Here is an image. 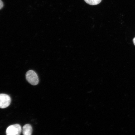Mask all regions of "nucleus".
I'll use <instances>...</instances> for the list:
<instances>
[{
	"label": "nucleus",
	"mask_w": 135,
	"mask_h": 135,
	"mask_svg": "<svg viewBox=\"0 0 135 135\" xmlns=\"http://www.w3.org/2000/svg\"><path fill=\"white\" fill-rule=\"evenodd\" d=\"M32 128L30 124H25L23 127L22 129L23 135H32Z\"/></svg>",
	"instance_id": "obj_4"
},
{
	"label": "nucleus",
	"mask_w": 135,
	"mask_h": 135,
	"mask_svg": "<svg viewBox=\"0 0 135 135\" xmlns=\"http://www.w3.org/2000/svg\"><path fill=\"white\" fill-rule=\"evenodd\" d=\"M22 132V128L19 124H16L8 126L6 129V135H20Z\"/></svg>",
	"instance_id": "obj_2"
},
{
	"label": "nucleus",
	"mask_w": 135,
	"mask_h": 135,
	"mask_svg": "<svg viewBox=\"0 0 135 135\" xmlns=\"http://www.w3.org/2000/svg\"><path fill=\"white\" fill-rule=\"evenodd\" d=\"M4 6V4L1 0H0V10L2 9Z\"/></svg>",
	"instance_id": "obj_6"
},
{
	"label": "nucleus",
	"mask_w": 135,
	"mask_h": 135,
	"mask_svg": "<svg viewBox=\"0 0 135 135\" xmlns=\"http://www.w3.org/2000/svg\"><path fill=\"white\" fill-rule=\"evenodd\" d=\"M133 43H134V44L135 45V37L134 39H133Z\"/></svg>",
	"instance_id": "obj_7"
},
{
	"label": "nucleus",
	"mask_w": 135,
	"mask_h": 135,
	"mask_svg": "<svg viewBox=\"0 0 135 135\" xmlns=\"http://www.w3.org/2000/svg\"><path fill=\"white\" fill-rule=\"evenodd\" d=\"M11 99L9 95L4 94H0V108H7L11 104Z\"/></svg>",
	"instance_id": "obj_3"
},
{
	"label": "nucleus",
	"mask_w": 135,
	"mask_h": 135,
	"mask_svg": "<svg viewBox=\"0 0 135 135\" xmlns=\"http://www.w3.org/2000/svg\"><path fill=\"white\" fill-rule=\"evenodd\" d=\"M84 1L89 4L94 6L100 3L102 0H84Z\"/></svg>",
	"instance_id": "obj_5"
},
{
	"label": "nucleus",
	"mask_w": 135,
	"mask_h": 135,
	"mask_svg": "<svg viewBox=\"0 0 135 135\" xmlns=\"http://www.w3.org/2000/svg\"><path fill=\"white\" fill-rule=\"evenodd\" d=\"M26 78L27 81L31 85H36L39 83L38 75L34 71L30 70L26 74Z\"/></svg>",
	"instance_id": "obj_1"
}]
</instances>
